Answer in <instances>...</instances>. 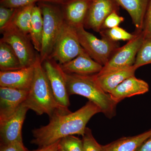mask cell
<instances>
[{"instance_id":"cell-1","label":"cell","mask_w":151,"mask_h":151,"mask_svg":"<svg viewBox=\"0 0 151 151\" xmlns=\"http://www.w3.org/2000/svg\"><path fill=\"white\" fill-rule=\"evenodd\" d=\"M101 112L99 107L89 101L73 113L55 114L50 118L49 123L46 126L32 130L34 139L31 143L42 147L70 135L82 136L90 119Z\"/></svg>"},{"instance_id":"cell-2","label":"cell","mask_w":151,"mask_h":151,"mask_svg":"<svg viewBox=\"0 0 151 151\" xmlns=\"http://www.w3.org/2000/svg\"><path fill=\"white\" fill-rule=\"evenodd\" d=\"M23 103L37 115L46 114L50 118L55 114L71 112L60 106L55 100L39 54L34 63L32 83Z\"/></svg>"},{"instance_id":"cell-3","label":"cell","mask_w":151,"mask_h":151,"mask_svg":"<svg viewBox=\"0 0 151 151\" xmlns=\"http://www.w3.org/2000/svg\"><path fill=\"white\" fill-rule=\"evenodd\" d=\"M65 75L69 96L77 94L86 97L99 107L101 113L108 119H112L116 116L117 103L99 86L94 75H80L65 73Z\"/></svg>"},{"instance_id":"cell-4","label":"cell","mask_w":151,"mask_h":151,"mask_svg":"<svg viewBox=\"0 0 151 151\" xmlns=\"http://www.w3.org/2000/svg\"><path fill=\"white\" fill-rule=\"evenodd\" d=\"M39 6L43 19L42 44L39 54L42 63L50 57L65 20L62 11L56 7L44 3L40 4Z\"/></svg>"},{"instance_id":"cell-5","label":"cell","mask_w":151,"mask_h":151,"mask_svg":"<svg viewBox=\"0 0 151 151\" xmlns=\"http://www.w3.org/2000/svg\"><path fill=\"white\" fill-rule=\"evenodd\" d=\"M0 31L3 35L1 39L10 45L23 67L34 64L38 53H37L29 35L25 34L11 23L0 29Z\"/></svg>"},{"instance_id":"cell-6","label":"cell","mask_w":151,"mask_h":151,"mask_svg":"<svg viewBox=\"0 0 151 151\" xmlns=\"http://www.w3.org/2000/svg\"><path fill=\"white\" fill-rule=\"evenodd\" d=\"M80 44L89 56L104 66L113 52L119 47L117 42L104 37L97 38L91 33L86 31L84 27L75 28Z\"/></svg>"},{"instance_id":"cell-7","label":"cell","mask_w":151,"mask_h":151,"mask_svg":"<svg viewBox=\"0 0 151 151\" xmlns=\"http://www.w3.org/2000/svg\"><path fill=\"white\" fill-rule=\"evenodd\" d=\"M84 51L75 28L65 21L50 57L60 65L69 62Z\"/></svg>"},{"instance_id":"cell-8","label":"cell","mask_w":151,"mask_h":151,"mask_svg":"<svg viewBox=\"0 0 151 151\" xmlns=\"http://www.w3.org/2000/svg\"><path fill=\"white\" fill-rule=\"evenodd\" d=\"M136 33L134 38L124 46L116 49L98 73H104L134 65L138 51L145 39L142 31L136 32Z\"/></svg>"},{"instance_id":"cell-9","label":"cell","mask_w":151,"mask_h":151,"mask_svg":"<svg viewBox=\"0 0 151 151\" xmlns=\"http://www.w3.org/2000/svg\"><path fill=\"white\" fill-rule=\"evenodd\" d=\"M42 63L57 102L63 108L69 110V95L65 72L59 63L51 58L45 60Z\"/></svg>"},{"instance_id":"cell-10","label":"cell","mask_w":151,"mask_h":151,"mask_svg":"<svg viewBox=\"0 0 151 151\" xmlns=\"http://www.w3.org/2000/svg\"><path fill=\"white\" fill-rule=\"evenodd\" d=\"M119 6L115 0H91L84 27L100 32L105 19L113 12H118Z\"/></svg>"},{"instance_id":"cell-11","label":"cell","mask_w":151,"mask_h":151,"mask_svg":"<svg viewBox=\"0 0 151 151\" xmlns=\"http://www.w3.org/2000/svg\"><path fill=\"white\" fill-rule=\"evenodd\" d=\"M28 110L23 103L12 116L0 124L1 145L22 141V128Z\"/></svg>"},{"instance_id":"cell-12","label":"cell","mask_w":151,"mask_h":151,"mask_svg":"<svg viewBox=\"0 0 151 151\" xmlns=\"http://www.w3.org/2000/svg\"><path fill=\"white\" fill-rule=\"evenodd\" d=\"M28 92L0 86V124L13 115L26 99Z\"/></svg>"},{"instance_id":"cell-13","label":"cell","mask_w":151,"mask_h":151,"mask_svg":"<svg viewBox=\"0 0 151 151\" xmlns=\"http://www.w3.org/2000/svg\"><path fill=\"white\" fill-rule=\"evenodd\" d=\"M34 74V64L13 71H0V86L29 91Z\"/></svg>"},{"instance_id":"cell-14","label":"cell","mask_w":151,"mask_h":151,"mask_svg":"<svg viewBox=\"0 0 151 151\" xmlns=\"http://www.w3.org/2000/svg\"><path fill=\"white\" fill-rule=\"evenodd\" d=\"M91 0H67L62 3L65 21L76 28L84 27Z\"/></svg>"},{"instance_id":"cell-15","label":"cell","mask_w":151,"mask_h":151,"mask_svg":"<svg viewBox=\"0 0 151 151\" xmlns=\"http://www.w3.org/2000/svg\"><path fill=\"white\" fill-rule=\"evenodd\" d=\"M60 65L65 73L80 75L97 74L103 67V65L92 59L85 50L74 59Z\"/></svg>"},{"instance_id":"cell-16","label":"cell","mask_w":151,"mask_h":151,"mask_svg":"<svg viewBox=\"0 0 151 151\" xmlns=\"http://www.w3.org/2000/svg\"><path fill=\"white\" fill-rule=\"evenodd\" d=\"M149 89L147 82L133 76L125 79L109 94L111 99L118 104L125 98L145 94Z\"/></svg>"},{"instance_id":"cell-17","label":"cell","mask_w":151,"mask_h":151,"mask_svg":"<svg viewBox=\"0 0 151 151\" xmlns=\"http://www.w3.org/2000/svg\"><path fill=\"white\" fill-rule=\"evenodd\" d=\"M137 69L133 65L104 73H97L94 74V77L101 88L109 94L125 79L135 76Z\"/></svg>"},{"instance_id":"cell-18","label":"cell","mask_w":151,"mask_h":151,"mask_svg":"<svg viewBox=\"0 0 151 151\" xmlns=\"http://www.w3.org/2000/svg\"><path fill=\"white\" fill-rule=\"evenodd\" d=\"M127 11L132 18L137 32L142 31L144 19L150 0H115Z\"/></svg>"},{"instance_id":"cell-19","label":"cell","mask_w":151,"mask_h":151,"mask_svg":"<svg viewBox=\"0 0 151 151\" xmlns=\"http://www.w3.org/2000/svg\"><path fill=\"white\" fill-rule=\"evenodd\" d=\"M151 136V129L133 137L120 138L110 144L102 145L103 151H136Z\"/></svg>"},{"instance_id":"cell-20","label":"cell","mask_w":151,"mask_h":151,"mask_svg":"<svg viewBox=\"0 0 151 151\" xmlns=\"http://www.w3.org/2000/svg\"><path fill=\"white\" fill-rule=\"evenodd\" d=\"M43 19L39 6L35 5L33 8L29 29V36L35 50L40 52L43 36Z\"/></svg>"},{"instance_id":"cell-21","label":"cell","mask_w":151,"mask_h":151,"mask_svg":"<svg viewBox=\"0 0 151 151\" xmlns=\"http://www.w3.org/2000/svg\"><path fill=\"white\" fill-rule=\"evenodd\" d=\"M20 61L10 45L0 40V70L13 71L23 68Z\"/></svg>"},{"instance_id":"cell-22","label":"cell","mask_w":151,"mask_h":151,"mask_svg":"<svg viewBox=\"0 0 151 151\" xmlns=\"http://www.w3.org/2000/svg\"><path fill=\"white\" fill-rule=\"evenodd\" d=\"M35 4L16 9L10 22L20 30L29 35L33 8Z\"/></svg>"},{"instance_id":"cell-23","label":"cell","mask_w":151,"mask_h":151,"mask_svg":"<svg viewBox=\"0 0 151 151\" xmlns=\"http://www.w3.org/2000/svg\"><path fill=\"white\" fill-rule=\"evenodd\" d=\"M149 64H151V37L144 39L134 65L137 69L141 66Z\"/></svg>"},{"instance_id":"cell-24","label":"cell","mask_w":151,"mask_h":151,"mask_svg":"<svg viewBox=\"0 0 151 151\" xmlns=\"http://www.w3.org/2000/svg\"><path fill=\"white\" fill-rule=\"evenodd\" d=\"M102 37H104L114 42L118 41H129L136 36L135 34L127 32L124 29L117 27L109 29L102 30L100 32Z\"/></svg>"},{"instance_id":"cell-25","label":"cell","mask_w":151,"mask_h":151,"mask_svg":"<svg viewBox=\"0 0 151 151\" xmlns=\"http://www.w3.org/2000/svg\"><path fill=\"white\" fill-rule=\"evenodd\" d=\"M59 146L64 151H83L82 140L73 135L61 139Z\"/></svg>"},{"instance_id":"cell-26","label":"cell","mask_w":151,"mask_h":151,"mask_svg":"<svg viewBox=\"0 0 151 151\" xmlns=\"http://www.w3.org/2000/svg\"><path fill=\"white\" fill-rule=\"evenodd\" d=\"M82 137L83 151H103L102 145L94 139L92 131L86 127Z\"/></svg>"},{"instance_id":"cell-27","label":"cell","mask_w":151,"mask_h":151,"mask_svg":"<svg viewBox=\"0 0 151 151\" xmlns=\"http://www.w3.org/2000/svg\"><path fill=\"white\" fill-rule=\"evenodd\" d=\"M118 12L116 11L113 12L106 18L102 25L101 30L119 27L120 24L124 21V18L120 16Z\"/></svg>"},{"instance_id":"cell-28","label":"cell","mask_w":151,"mask_h":151,"mask_svg":"<svg viewBox=\"0 0 151 151\" xmlns=\"http://www.w3.org/2000/svg\"><path fill=\"white\" fill-rule=\"evenodd\" d=\"M39 0H1L0 4L10 8L18 9L35 4Z\"/></svg>"},{"instance_id":"cell-29","label":"cell","mask_w":151,"mask_h":151,"mask_svg":"<svg viewBox=\"0 0 151 151\" xmlns=\"http://www.w3.org/2000/svg\"><path fill=\"white\" fill-rule=\"evenodd\" d=\"M16 9L0 6V29H2L10 22Z\"/></svg>"},{"instance_id":"cell-30","label":"cell","mask_w":151,"mask_h":151,"mask_svg":"<svg viewBox=\"0 0 151 151\" xmlns=\"http://www.w3.org/2000/svg\"><path fill=\"white\" fill-rule=\"evenodd\" d=\"M142 31L145 38L151 37V0L148 6L144 19Z\"/></svg>"},{"instance_id":"cell-31","label":"cell","mask_w":151,"mask_h":151,"mask_svg":"<svg viewBox=\"0 0 151 151\" xmlns=\"http://www.w3.org/2000/svg\"><path fill=\"white\" fill-rule=\"evenodd\" d=\"M0 151H31L24 145L23 141H17L5 145H1Z\"/></svg>"},{"instance_id":"cell-32","label":"cell","mask_w":151,"mask_h":151,"mask_svg":"<svg viewBox=\"0 0 151 151\" xmlns=\"http://www.w3.org/2000/svg\"><path fill=\"white\" fill-rule=\"evenodd\" d=\"M60 140L50 145L42 147H39L37 150L31 151H58L59 147Z\"/></svg>"},{"instance_id":"cell-33","label":"cell","mask_w":151,"mask_h":151,"mask_svg":"<svg viewBox=\"0 0 151 151\" xmlns=\"http://www.w3.org/2000/svg\"><path fill=\"white\" fill-rule=\"evenodd\" d=\"M136 151H151V136L142 144Z\"/></svg>"},{"instance_id":"cell-34","label":"cell","mask_w":151,"mask_h":151,"mask_svg":"<svg viewBox=\"0 0 151 151\" xmlns=\"http://www.w3.org/2000/svg\"><path fill=\"white\" fill-rule=\"evenodd\" d=\"M67 0H39V1L44 2H52L56 3H62L64 2Z\"/></svg>"},{"instance_id":"cell-35","label":"cell","mask_w":151,"mask_h":151,"mask_svg":"<svg viewBox=\"0 0 151 151\" xmlns=\"http://www.w3.org/2000/svg\"><path fill=\"white\" fill-rule=\"evenodd\" d=\"M58 151H64L59 146V149H58Z\"/></svg>"}]
</instances>
